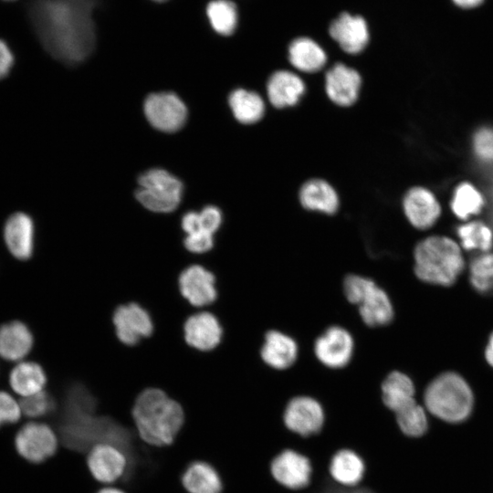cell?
<instances>
[{
	"label": "cell",
	"mask_w": 493,
	"mask_h": 493,
	"mask_svg": "<svg viewBox=\"0 0 493 493\" xmlns=\"http://www.w3.org/2000/svg\"><path fill=\"white\" fill-rule=\"evenodd\" d=\"M34 223L26 213L11 215L4 226V240L8 251L19 260L29 259L34 252Z\"/></svg>",
	"instance_id": "cell-19"
},
{
	"label": "cell",
	"mask_w": 493,
	"mask_h": 493,
	"mask_svg": "<svg viewBox=\"0 0 493 493\" xmlns=\"http://www.w3.org/2000/svg\"><path fill=\"white\" fill-rule=\"evenodd\" d=\"M34 337L26 324L12 320L0 326V357L9 362L24 359L32 350Z\"/></svg>",
	"instance_id": "cell-23"
},
{
	"label": "cell",
	"mask_w": 493,
	"mask_h": 493,
	"mask_svg": "<svg viewBox=\"0 0 493 493\" xmlns=\"http://www.w3.org/2000/svg\"><path fill=\"white\" fill-rule=\"evenodd\" d=\"M148 121L156 129L173 132L181 129L187 117V110L181 99L171 92L153 93L144 101Z\"/></svg>",
	"instance_id": "cell-9"
},
{
	"label": "cell",
	"mask_w": 493,
	"mask_h": 493,
	"mask_svg": "<svg viewBox=\"0 0 493 493\" xmlns=\"http://www.w3.org/2000/svg\"><path fill=\"white\" fill-rule=\"evenodd\" d=\"M426 410L447 423L456 424L470 415L474 396L467 382L455 372L439 374L425 390Z\"/></svg>",
	"instance_id": "cell-5"
},
{
	"label": "cell",
	"mask_w": 493,
	"mask_h": 493,
	"mask_svg": "<svg viewBox=\"0 0 493 493\" xmlns=\"http://www.w3.org/2000/svg\"><path fill=\"white\" fill-rule=\"evenodd\" d=\"M118 339L126 345H134L152 334L153 324L149 313L140 305L120 306L113 314Z\"/></svg>",
	"instance_id": "cell-13"
},
{
	"label": "cell",
	"mask_w": 493,
	"mask_h": 493,
	"mask_svg": "<svg viewBox=\"0 0 493 493\" xmlns=\"http://www.w3.org/2000/svg\"><path fill=\"white\" fill-rule=\"evenodd\" d=\"M259 354L267 366L277 371H284L297 362L299 345L290 335L273 329L264 334Z\"/></svg>",
	"instance_id": "cell-16"
},
{
	"label": "cell",
	"mask_w": 493,
	"mask_h": 493,
	"mask_svg": "<svg viewBox=\"0 0 493 493\" xmlns=\"http://www.w3.org/2000/svg\"><path fill=\"white\" fill-rule=\"evenodd\" d=\"M329 33L344 52L351 55L362 52L370 37L364 18L347 12L341 13L332 21Z\"/></svg>",
	"instance_id": "cell-17"
},
{
	"label": "cell",
	"mask_w": 493,
	"mask_h": 493,
	"mask_svg": "<svg viewBox=\"0 0 493 493\" xmlns=\"http://www.w3.org/2000/svg\"><path fill=\"white\" fill-rule=\"evenodd\" d=\"M299 198L301 205L309 211L333 215L340 205L336 190L327 181L310 179L300 187Z\"/></svg>",
	"instance_id": "cell-24"
},
{
	"label": "cell",
	"mask_w": 493,
	"mask_h": 493,
	"mask_svg": "<svg viewBox=\"0 0 493 493\" xmlns=\"http://www.w3.org/2000/svg\"><path fill=\"white\" fill-rule=\"evenodd\" d=\"M94 0H33L28 16L44 48L68 64L84 60L94 48Z\"/></svg>",
	"instance_id": "cell-1"
},
{
	"label": "cell",
	"mask_w": 493,
	"mask_h": 493,
	"mask_svg": "<svg viewBox=\"0 0 493 493\" xmlns=\"http://www.w3.org/2000/svg\"><path fill=\"white\" fill-rule=\"evenodd\" d=\"M456 232L460 246L467 251L488 252L493 246V232L482 221L472 220L461 224L456 227Z\"/></svg>",
	"instance_id": "cell-32"
},
{
	"label": "cell",
	"mask_w": 493,
	"mask_h": 493,
	"mask_svg": "<svg viewBox=\"0 0 493 493\" xmlns=\"http://www.w3.org/2000/svg\"><path fill=\"white\" fill-rule=\"evenodd\" d=\"M179 288L182 295L196 307L209 305L217 297L214 274L198 265L191 266L181 273Z\"/></svg>",
	"instance_id": "cell-18"
},
{
	"label": "cell",
	"mask_w": 493,
	"mask_h": 493,
	"mask_svg": "<svg viewBox=\"0 0 493 493\" xmlns=\"http://www.w3.org/2000/svg\"><path fill=\"white\" fill-rule=\"evenodd\" d=\"M403 210L408 222L419 230L433 226L441 215V205L435 195L423 186L412 187L405 193Z\"/></svg>",
	"instance_id": "cell-12"
},
{
	"label": "cell",
	"mask_w": 493,
	"mask_h": 493,
	"mask_svg": "<svg viewBox=\"0 0 493 493\" xmlns=\"http://www.w3.org/2000/svg\"><path fill=\"white\" fill-rule=\"evenodd\" d=\"M398 427L407 436L420 437L427 430L428 421L425 410L416 402L395 413Z\"/></svg>",
	"instance_id": "cell-35"
},
{
	"label": "cell",
	"mask_w": 493,
	"mask_h": 493,
	"mask_svg": "<svg viewBox=\"0 0 493 493\" xmlns=\"http://www.w3.org/2000/svg\"><path fill=\"white\" fill-rule=\"evenodd\" d=\"M451 3L461 10H474L484 5L486 0H450Z\"/></svg>",
	"instance_id": "cell-42"
},
{
	"label": "cell",
	"mask_w": 493,
	"mask_h": 493,
	"mask_svg": "<svg viewBox=\"0 0 493 493\" xmlns=\"http://www.w3.org/2000/svg\"><path fill=\"white\" fill-rule=\"evenodd\" d=\"M187 250L194 253H205L214 246V238L211 235L194 234L187 235L184 241Z\"/></svg>",
	"instance_id": "cell-40"
},
{
	"label": "cell",
	"mask_w": 493,
	"mask_h": 493,
	"mask_svg": "<svg viewBox=\"0 0 493 493\" xmlns=\"http://www.w3.org/2000/svg\"><path fill=\"white\" fill-rule=\"evenodd\" d=\"M97 493H125L123 490L113 488V487H107L100 489Z\"/></svg>",
	"instance_id": "cell-45"
},
{
	"label": "cell",
	"mask_w": 493,
	"mask_h": 493,
	"mask_svg": "<svg viewBox=\"0 0 493 493\" xmlns=\"http://www.w3.org/2000/svg\"><path fill=\"white\" fill-rule=\"evenodd\" d=\"M485 358L488 363L493 367V331L489 335L486 349H485Z\"/></svg>",
	"instance_id": "cell-43"
},
{
	"label": "cell",
	"mask_w": 493,
	"mask_h": 493,
	"mask_svg": "<svg viewBox=\"0 0 493 493\" xmlns=\"http://www.w3.org/2000/svg\"><path fill=\"white\" fill-rule=\"evenodd\" d=\"M19 404L22 414L31 418L47 415L54 411L56 406L54 398L45 390L23 397Z\"/></svg>",
	"instance_id": "cell-37"
},
{
	"label": "cell",
	"mask_w": 493,
	"mask_h": 493,
	"mask_svg": "<svg viewBox=\"0 0 493 493\" xmlns=\"http://www.w3.org/2000/svg\"><path fill=\"white\" fill-rule=\"evenodd\" d=\"M206 15L213 29L223 36H230L236 28L237 9L230 0H213L206 6Z\"/></svg>",
	"instance_id": "cell-33"
},
{
	"label": "cell",
	"mask_w": 493,
	"mask_h": 493,
	"mask_svg": "<svg viewBox=\"0 0 493 493\" xmlns=\"http://www.w3.org/2000/svg\"><path fill=\"white\" fill-rule=\"evenodd\" d=\"M186 342L200 351H211L221 341L223 329L210 312H199L187 319L184 326Z\"/></svg>",
	"instance_id": "cell-21"
},
{
	"label": "cell",
	"mask_w": 493,
	"mask_h": 493,
	"mask_svg": "<svg viewBox=\"0 0 493 493\" xmlns=\"http://www.w3.org/2000/svg\"><path fill=\"white\" fill-rule=\"evenodd\" d=\"M472 147L477 158L485 162L493 161V128L482 127L474 133Z\"/></svg>",
	"instance_id": "cell-38"
},
{
	"label": "cell",
	"mask_w": 493,
	"mask_h": 493,
	"mask_svg": "<svg viewBox=\"0 0 493 493\" xmlns=\"http://www.w3.org/2000/svg\"><path fill=\"white\" fill-rule=\"evenodd\" d=\"M270 472L280 485L290 489H299L309 485L312 468L308 457L287 449L272 460Z\"/></svg>",
	"instance_id": "cell-14"
},
{
	"label": "cell",
	"mask_w": 493,
	"mask_h": 493,
	"mask_svg": "<svg viewBox=\"0 0 493 493\" xmlns=\"http://www.w3.org/2000/svg\"><path fill=\"white\" fill-rule=\"evenodd\" d=\"M325 413L320 403L308 395L295 396L288 401L283 413V422L291 432L309 436L320 431Z\"/></svg>",
	"instance_id": "cell-10"
},
{
	"label": "cell",
	"mask_w": 493,
	"mask_h": 493,
	"mask_svg": "<svg viewBox=\"0 0 493 493\" xmlns=\"http://www.w3.org/2000/svg\"><path fill=\"white\" fill-rule=\"evenodd\" d=\"M465 268L461 246L446 236H430L414 249V272L423 282L449 287Z\"/></svg>",
	"instance_id": "cell-4"
},
{
	"label": "cell",
	"mask_w": 493,
	"mask_h": 493,
	"mask_svg": "<svg viewBox=\"0 0 493 493\" xmlns=\"http://www.w3.org/2000/svg\"><path fill=\"white\" fill-rule=\"evenodd\" d=\"M484 204V197L478 189L471 183L462 182L455 188L450 208L457 218L465 221L478 215Z\"/></svg>",
	"instance_id": "cell-31"
},
{
	"label": "cell",
	"mask_w": 493,
	"mask_h": 493,
	"mask_svg": "<svg viewBox=\"0 0 493 493\" xmlns=\"http://www.w3.org/2000/svg\"><path fill=\"white\" fill-rule=\"evenodd\" d=\"M358 314L369 328L389 325L394 318V309L387 292L374 281L357 304Z\"/></svg>",
	"instance_id": "cell-20"
},
{
	"label": "cell",
	"mask_w": 493,
	"mask_h": 493,
	"mask_svg": "<svg viewBox=\"0 0 493 493\" xmlns=\"http://www.w3.org/2000/svg\"><path fill=\"white\" fill-rule=\"evenodd\" d=\"M21 414L19 403L10 393L0 391V427L18 422Z\"/></svg>",
	"instance_id": "cell-39"
},
{
	"label": "cell",
	"mask_w": 493,
	"mask_h": 493,
	"mask_svg": "<svg viewBox=\"0 0 493 493\" xmlns=\"http://www.w3.org/2000/svg\"><path fill=\"white\" fill-rule=\"evenodd\" d=\"M95 399L81 385L72 386L67 393L60 436L70 449L84 451L92 444L108 443L126 448L130 444L127 431L106 417L94 415Z\"/></svg>",
	"instance_id": "cell-2"
},
{
	"label": "cell",
	"mask_w": 493,
	"mask_h": 493,
	"mask_svg": "<svg viewBox=\"0 0 493 493\" xmlns=\"http://www.w3.org/2000/svg\"><path fill=\"white\" fill-rule=\"evenodd\" d=\"M306 91V85L296 73L280 69L267 82V99L272 106L283 109L296 105Z\"/></svg>",
	"instance_id": "cell-22"
},
{
	"label": "cell",
	"mask_w": 493,
	"mask_h": 493,
	"mask_svg": "<svg viewBox=\"0 0 493 493\" xmlns=\"http://www.w3.org/2000/svg\"><path fill=\"white\" fill-rule=\"evenodd\" d=\"M14 64V55L7 44L0 39V79L6 77Z\"/></svg>",
	"instance_id": "cell-41"
},
{
	"label": "cell",
	"mask_w": 493,
	"mask_h": 493,
	"mask_svg": "<svg viewBox=\"0 0 493 493\" xmlns=\"http://www.w3.org/2000/svg\"><path fill=\"white\" fill-rule=\"evenodd\" d=\"M228 102L235 118L243 124L256 123L265 114L264 100L255 91L236 89L230 93Z\"/></svg>",
	"instance_id": "cell-29"
},
{
	"label": "cell",
	"mask_w": 493,
	"mask_h": 493,
	"mask_svg": "<svg viewBox=\"0 0 493 493\" xmlns=\"http://www.w3.org/2000/svg\"><path fill=\"white\" fill-rule=\"evenodd\" d=\"M182 484L188 493H222L223 490L218 472L205 461L188 465L182 475Z\"/></svg>",
	"instance_id": "cell-27"
},
{
	"label": "cell",
	"mask_w": 493,
	"mask_h": 493,
	"mask_svg": "<svg viewBox=\"0 0 493 493\" xmlns=\"http://www.w3.org/2000/svg\"><path fill=\"white\" fill-rule=\"evenodd\" d=\"M127 465L123 450L114 445L99 443L89 450L87 466L98 482L107 484L117 481L124 475Z\"/></svg>",
	"instance_id": "cell-11"
},
{
	"label": "cell",
	"mask_w": 493,
	"mask_h": 493,
	"mask_svg": "<svg viewBox=\"0 0 493 493\" xmlns=\"http://www.w3.org/2000/svg\"><path fill=\"white\" fill-rule=\"evenodd\" d=\"M288 60L298 70L318 72L327 62L324 49L313 39L306 37L295 38L288 46Z\"/></svg>",
	"instance_id": "cell-26"
},
{
	"label": "cell",
	"mask_w": 493,
	"mask_h": 493,
	"mask_svg": "<svg viewBox=\"0 0 493 493\" xmlns=\"http://www.w3.org/2000/svg\"><path fill=\"white\" fill-rule=\"evenodd\" d=\"M414 393L413 380L397 370L389 372L381 383L382 401L394 414L416 402Z\"/></svg>",
	"instance_id": "cell-25"
},
{
	"label": "cell",
	"mask_w": 493,
	"mask_h": 493,
	"mask_svg": "<svg viewBox=\"0 0 493 493\" xmlns=\"http://www.w3.org/2000/svg\"><path fill=\"white\" fill-rule=\"evenodd\" d=\"M9 383L15 393L26 397L44 390L47 374L35 362H20L11 371Z\"/></svg>",
	"instance_id": "cell-28"
},
{
	"label": "cell",
	"mask_w": 493,
	"mask_h": 493,
	"mask_svg": "<svg viewBox=\"0 0 493 493\" xmlns=\"http://www.w3.org/2000/svg\"><path fill=\"white\" fill-rule=\"evenodd\" d=\"M5 1H12V0H5Z\"/></svg>",
	"instance_id": "cell-47"
},
{
	"label": "cell",
	"mask_w": 493,
	"mask_h": 493,
	"mask_svg": "<svg viewBox=\"0 0 493 493\" xmlns=\"http://www.w3.org/2000/svg\"><path fill=\"white\" fill-rule=\"evenodd\" d=\"M322 493H374V492L368 488H355V489L331 488Z\"/></svg>",
	"instance_id": "cell-44"
},
{
	"label": "cell",
	"mask_w": 493,
	"mask_h": 493,
	"mask_svg": "<svg viewBox=\"0 0 493 493\" xmlns=\"http://www.w3.org/2000/svg\"><path fill=\"white\" fill-rule=\"evenodd\" d=\"M469 282L473 288L481 294H487L493 289V252H484L471 261Z\"/></svg>",
	"instance_id": "cell-36"
},
{
	"label": "cell",
	"mask_w": 493,
	"mask_h": 493,
	"mask_svg": "<svg viewBox=\"0 0 493 493\" xmlns=\"http://www.w3.org/2000/svg\"><path fill=\"white\" fill-rule=\"evenodd\" d=\"M155 2H163V1H166V0H153Z\"/></svg>",
	"instance_id": "cell-46"
},
{
	"label": "cell",
	"mask_w": 493,
	"mask_h": 493,
	"mask_svg": "<svg viewBox=\"0 0 493 493\" xmlns=\"http://www.w3.org/2000/svg\"><path fill=\"white\" fill-rule=\"evenodd\" d=\"M329 469L338 483L353 487L362 479L365 467L362 457L354 451L341 449L332 456Z\"/></svg>",
	"instance_id": "cell-30"
},
{
	"label": "cell",
	"mask_w": 493,
	"mask_h": 493,
	"mask_svg": "<svg viewBox=\"0 0 493 493\" xmlns=\"http://www.w3.org/2000/svg\"><path fill=\"white\" fill-rule=\"evenodd\" d=\"M361 87L359 72L343 63H336L326 72V94L338 106L352 105L358 100Z\"/></svg>",
	"instance_id": "cell-15"
},
{
	"label": "cell",
	"mask_w": 493,
	"mask_h": 493,
	"mask_svg": "<svg viewBox=\"0 0 493 493\" xmlns=\"http://www.w3.org/2000/svg\"><path fill=\"white\" fill-rule=\"evenodd\" d=\"M18 455L30 463L40 464L53 456L58 449V437L47 424L29 422L15 436Z\"/></svg>",
	"instance_id": "cell-8"
},
{
	"label": "cell",
	"mask_w": 493,
	"mask_h": 493,
	"mask_svg": "<svg viewBox=\"0 0 493 493\" xmlns=\"http://www.w3.org/2000/svg\"><path fill=\"white\" fill-rule=\"evenodd\" d=\"M131 414L141 439L154 446L171 445L184 422L182 406L157 388H148L137 396Z\"/></svg>",
	"instance_id": "cell-3"
},
{
	"label": "cell",
	"mask_w": 493,
	"mask_h": 493,
	"mask_svg": "<svg viewBox=\"0 0 493 493\" xmlns=\"http://www.w3.org/2000/svg\"><path fill=\"white\" fill-rule=\"evenodd\" d=\"M135 195L147 209L158 213L173 211L181 201L183 184L176 177L163 169H151L138 179Z\"/></svg>",
	"instance_id": "cell-6"
},
{
	"label": "cell",
	"mask_w": 493,
	"mask_h": 493,
	"mask_svg": "<svg viewBox=\"0 0 493 493\" xmlns=\"http://www.w3.org/2000/svg\"><path fill=\"white\" fill-rule=\"evenodd\" d=\"M354 350L353 336L339 325L328 327L313 343V353L318 362L333 370L345 368L351 362Z\"/></svg>",
	"instance_id": "cell-7"
},
{
	"label": "cell",
	"mask_w": 493,
	"mask_h": 493,
	"mask_svg": "<svg viewBox=\"0 0 493 493\" xmlns=\"http://www.w3.org/2000/svg\"><path fill=\"white\" fill-rule=\"evenodd\" d=\"M222 224V213L215 206H206L200 213L189 212L183 216L182 227L187 235L214 236Z\"/></svg>",
	"instance_id": "cell-34"
}]
</instances>
